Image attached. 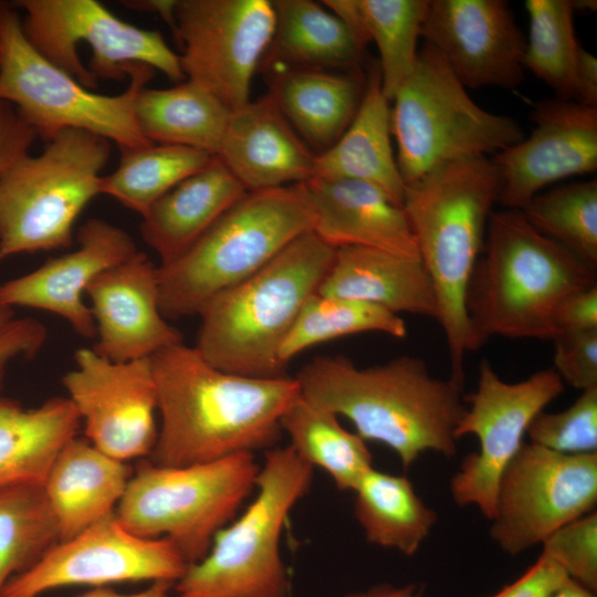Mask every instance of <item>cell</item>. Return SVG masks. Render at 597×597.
<instances>
[{"label":"cell","mask_w":597,"mask_h":597,"mask_svg":"<svg viewBox=\"0 0 597 597\" xmlns=\"http://www.w3.org/2000/svg\"><path fill=\"white\" fill-rule=\"evenodd\" d=\"M421 38L467 88L514 90L524 80L526 38L503 0H428Z\"/></svg>","instance_id":"ac0fdd59"},{"label":"cell","mask_w":597,"mask_h":597,"mask_svg":"<svg viewBox=\"0 0 597 597\" xmlns=\"http://www.w3.org/2000/svg\"><path fill=\"white\" fill-rule=\"evenodd\" d=\"M46 337L45 326L30 317H14L0 328V391L9 365L15 359L34 357Z\"/></svg>","instance_id":"7bdbcfd3"},{"label":"cell","mask_w":597,"mask_h":597,"mask_svg":"<svg viewBox=\"0 0 597 597\" xmlns=\"http://www.w3.org/2000/svg\"><path fill=\"white\" fill-rule=\"evenodd\" d=\"M549 597H597L596 593L588 590L572 579H567Z\"/></svg>","instance_id":"816d5d0a"},{"label":"cell","mask_w":597,"mask_h":597,"mask_svg":"<svg viewBox=\"0 0 597 597\" xmlns=\"http://www.w3.org/2000/svg\"><path fill=\"white\" fill-rule=\"evenodd\" d=\"M290 446L313 468L324 470L339 491H354L373 467L364 439L346 430L338 417L300 396L281 418Z\"/></svg>","instance_id":"836d02e7"},{"label":"cell","mask_w":597,"mask_h":597,"mask_svg":"<svg viewBox=\"0 0 597 597\" xmlns=\"http://www.w3.org/2000/svg\"><path fill=\"white\" fill-rule=\"evenodd\" d=\"M295 378L304 399L347 418L366 442L387 446L405 470L429 451L457 453L463 385L434 377L420 357L360 368L345 356H321Z\"/></svg>","instance_id":"7a4b0ae2"},{"label":"cell","mask_w":597,"mask_h":597,"mask_svg":"<svg viewBox=\"0 0 597 597\" xmlns=\"http://www.w3.org/2000/svg\"><path fill=\"white\" fill-rule=\"evenodd\" d=\"M390 103L396 161L405 186L447 163L494 156L525 137L514 118L479 106L427 43Z\"/></svg>","instance_id":"ba28073f"},{"label":"cell","mask_w":597,"mask_h":597,"mask_svg":"<svg viewBox=\"0 0 597 597\" xmlns=\"http://www.w3.org/2000/svg\"><path fill=\"white\" fill-rule=\"evenodd\" d=\"M155 70L130 65L128 87L98 94L43 57L25 38L20 11L0 1V101L45 143L66 129L85 130L115 143L121 150L148 146L135 119V100Z\"/></svg>","instance_id":"9c48e42d"},{"label":"cell","mask_w":597,"mask_h":597,"mask_svg":"<svg viewBox=\"0 0 597 597\" xmlns=\"http://www.w3.org/2000/svg\"><path fill=\"white\" fill-rule=\"evenodd\" d=\"M74 362L62 383L86 439L123 462L149 457L158 436L151 357L113 362L81 347Z\"/></svg>","instance_id":"e0dca14e"},{"label":"cell","mask_w":597,"mask_h":597,"mask_svg":"<svg viewBox=\"0 0 597 597\" xmlns=\"http://www.w3.org/2000/svg\"><path fill=\"white\" fill-rule=\"evenodd\" d=\"M313 222L304 184L247 191L187 252L158 264L163 315L167 320L198 315L216 295L312 231Z\"/></svg>","instance_id":"8992f818"},{"label":"cell","mask_w":597,"mask_h":597,"mask_svg":"<svg viewBox=\"0 0 597 597\" xmlns=\"http://www.w3.org/2000/svg\"><path fill=\"white\" fill-rule=\"evenodd\" d=\"M216 157L245 191H256L311 180L316 154L268 93L230 113Z\"/></svg>","instance_id":"7402d4cb"},{"label":"cell","mask_w":597,"mask_h":597,"mask_svg":"<svg viewBox=\"0 0 597 597\" xmlns=\"http://www.w3.org/2000/svg\"><path fill=\"white\" fill-rule=\"evenodd\" d=\"M187 567L172 542L130 533L114 512L51 547L33 566L9 580L1 597H39L50 589L78 585L176 583Z\"/></svg>","instance_id":"2e32d148"},{"label":"cell","mask_w":597,"mask_h":597,"mask_svg":"<svg viewBox=\"0 0 597 597\" xmlns=\"http://www.w3.org/2000/svg\"><path fill=\"white\" fill-rule=\"evenodd\" d=\"M553 368L538 370L517 383L500 378L483 359L476 388L463 397L465 409L457 423V439L474 436L479 450L469 453L450 480L453 502L474 506L491 520L500 479L525 442L532 420L564 391Z\"/></svg>","instance_id":"4fadbf2b"},{"label":"cell","mask_w":597,"mask_h":597,"mask_svg":"<svg viewBox=\"0 0 597 597\" xmlns=\"http://www.w3.org/2000/svg\"><path fill=\"white\" fill-rule=\"evenodd\" d=\"M60 542L42 484L0 489V597L14 576Z\"/></svg>","instance_id":"d590c367"},{"label":"cell","mask_w":597,"mask_h":597,"mask_svg":"<svg viewBox=\"0 0 597 597\" xmlns=\"http://www.w3.org/2000/svg\"><path fill=\"white\" fill-rule=\"evenodd\" d=\"M596 504L597 453L563 454L525 441L500 479L490 536L516 556Z\"/></svg>","instance_id":"5bb4252c"},{"label":"cell","mask_w":597,"mask_h":597,"mask_svg":"<svg viewBox=\"0 0 597 597\" xmlns=\"http://www.w3.org/2000/svg\"><path fill=\"white\" fill-rule=\"evenodd\" d=\"M124 6L143 12L158 14L172 29L177 0L122 1Z\"/></svg>","instance_id":"f907efd6"},{"label":"cell","mask_w":597,"mask_h":597,"mask_svg":"<svg viewBox=\"0 0 597 597\" xmlns=\"http://www.w3.org/2000/svg\"><path fill=\"white\" fill-rule=\"evenodd\" d=\"M80 427L69 398L54 397L28 409L0 397V489L43 485L56 455Z\"/></svg>","instance_id":"83f0119b"},{"label":"cell","mask_w":597,"mask_h":597,"mask_svg":"<svg viewBox=\"0 0 597 597\" xmlns=\"http://www.w3.org/2000/svg\"><path fill=\"white\" fill-rule=\"evenodd\" d=\"M364 88L352 72L292 69L276 74L269 93L304 143L322 153L350 124Z\"/></svg>","instance_id":"f1b7e54d"},{"label":"cell","mask_w":597,"mask_h":597,"mask_svg":"<svg viewBox=\"0 0 597 597\" xmlns=\"http://www.w3.org/2000/svg\"><path fill=\"white\" fill-rule=\"evenodd\" d=\"M14 318V312L12 308L0 305V328Z\"/></svg>","instance_id":"db71d44e"},{"label":"cell","mask_w":597,"mask_h":597,"mask_svg":"<svg viewBox=\"0 0 597 597\" xmlns=\"http://www.w3.org/2000/svg\"><path fill=\"white\" fill-rule=\"evenodd\" d=\"M541 546V553L557 563L569 579L597 593L596 511L558 528Z\"/></svg>","instance_id":"60d3db41"},{"label":"cell","mask_w":597,"mask_h":597,"mask_svg":"<svg viewBox=\"0 0 597 597\" xmlns=\"http://www.w3.org/2000/svg\"><path fill=\"white\" fill-rule=\"evenodd\" d=\"M31 45L85 87L97 78L124 80L133 64H145L182 82L179 55L157 30L135 27L95 0L12 2Z\"/></svg>","instance_id":"7c38bea8"},{"label":"cell","mask_w":597,"mask_h":597,"mask_svg":"<svg viewBox=\"0 0 597 597\" xmlns=\"http://www.w3.org/2000/svg\"><path fill=\"white\" fill-rule=\"evenodd\" d=\"M353 492L354 516L370 544L412 556L438 521L407 475L371 468Z\"/></svg>","instance_id":"d6a6232c"},{"label":"cell","mask_w":597,"mask_h":597,"mask_svg":"<svg viewBox=\"0 0 597 597\" xmlns=\"http://www.w3.org/2000/svg\"><path fill=\"white\" fill-rule=\"evenodd\" d=\"M425 586L411 583L404 586L379 584L366 590L346 594L343 597H423Z\"/></svg>","instance_id":"681fc988"},{"label":"cell","mask_w":597,"mask_h":597,"mask_svg":"<svg viewBox=\"0 0 597 597\" xmlns=\"http://www.w3.org/2000/svg\"><path fill=\"white\" fill-rule=\"evenodd\" d=\"M275 29L265 57L287 70H356L366 46L350 28L323 3L273 0Z\"/></svg>","instance_id":"f546056e"},{"label":"cell","mask_w":597,"mask_h":597,"mask_svg":"<svg viewBox=\"0 0 597 597\" xmlns=\"http://www.w3.org/2000/svg\"><path fill=\"white\" fill-rule=\"evenodd\" d=\"M528 38L523 56L531 71L557 95L576 102V62L579 44L575 35L572 0H526Z\"/></svg>","instance_id":"74e56055"},{"label":"cell","mask_w":597,"mask_h":597,"mask_svg":"<svg viewBox=\"0 0 597 597\" xmlns=\"http://www.w3.org/2000/svg\"><path fill=\"white\" fill-rule=\"evenodd\" d=\"M573 7L578 11H596L597 2L596 0H572Z\"/></svg>","instance_id":"f5cc1de1"},{"label":"cell","mask_w":597,"mask_h":597,"mask_svg":"<svg viewBox=\"0 0 597 597\" xmlns=\"http://www.w3.org/2000/svg\"><path fill=\"white\" fill-rule=\"evenodd\" d=\"M253 453L187 467L143 460L115 509L118 522L145 538H167L188 565L202 559L256 484Z\"/></svg>","instance_id":"8fae6325"},{"label":"cell","mask_w":597,"mask_h":597,"mask_svg":"<svg viewBox=\"0 0 597 597\" xmlns=\"http://www.w3.org/2000/svg\"><path fill=\"white\" fill-rule=\"evenodd\" d=\"M552 341L553 369L562 381L582 391L597 387V328L562 332Z\"/></svg>","instance_id":"b9f144b4"},{"label":"cell","mask_w":597,"mask_h":597,"mask_svg":"<svg viewBox=\"0 0 597 597\" xmlns=\"http://www.w3.org/2000/svg\"><path fill=\"white\" fill-rule=\"evenodd\" d=\"M132 474L126 462L102 452L86 438L71 439L43 483L60 542L113 514Z\"/></svg>","instance_id":"cb8c5ba5"},{"label":"cell","mask_w":597,"mask_h":597,"mask_svg":"<svg viewBox=\"0 0 597 597\" xmlns=\"http://www.w3.org/2000/svg\"><path fill=\"white\" fill-rule=\"evenodd\" d=\"M576 102L597 107V57L583 46L576 62Z\"/></svg>","instance_id":"7dc6e473"},{"label":"cell","mask_w":597,"mask_h":597,"mask_svg":"<svg viewBox=\"0 0 597 597\" xmlns=\"http://www.w3.org/2000/svg\"><path fill=\"white\" fill-rule=\"evenodd\" d=\"M390 103L381 91L378 64L365 82L357 112L342 136L316 154L313 178L370 184L402 207L405 182L391 146Z\"/></svg>","instance_id":"4316f807"},{"label":"cell","mask_w":597,"mask_h":597,"mask_svg":"<svg viewBox=\"0 0 597 597\" xmlns=\"http://www.w3.org/2000/svg\"><path fill=\"white\" fill-rule=\"evenodd\" d=\"M567 579L565 570L541 553L519 578L488 597H549Z\"/></svg>","instance_id":"ee69618b"},{"label":"cell","mask_w":597,"mask_h":597,"mask_svg":"<svg viewBox=\"0 0 597 597\" xmlns=\"http://www.w3.org/2000/svg\"><path fill=\"white\" fill-rule=\"evenodd\" d=\"M556 335L597 328V285L567 295L555 313ZM555 335V336H556Z\"/></svg>","instance_id":"bcb514c9"},{"label":"cell","mask_w":597,"mask_h":597,"mask_svg":"<svg viewBox=\"0 0 597 597\" xmlns=\"http://www.w3.org/2000/svg\"><path fill=\"white\" fill-rule=\"evenodd\" d=\"M531 443L572 455L597 453V387L582 391L566 409L541 411L530 423Z\"/></svg>","instance_id":"ab89813d"},{"label":"cell","mask_w":597,"mask_h":597,"mask_svg":"<svg viewBox=\"0 0 597 597\" xmlns=\"http://www.w3.org/2000/svg\"><path fill=\"white\" fill-rule=\"evenodd\" d=\"M597 285L596 270L535 230L521 210L491 213L467 294L469 317L486 341L553 339L569 294Z\"/></svg>","instance_id":"277c9868"},{"label":"cell","mask_w":597,"mask_h":597,"mask_svg":"<svg viewBox=\"0 0 597 597\" xmlns=\"http://www.w3.org/2000/svg\"><path fill=\"white\" fill-rule=\"evenodd\" d=\"M528 137L495 154L499 201L522 210L547 186L597 169V107L562 98L533 106Z\"/></svg>","instance_id":"d6986e66"},{"label":"cell","mask_w":597,"mask_h":597,"mask_svg":"<svg viewBox=\"0 0 597 597\" xmlns=\"http://www.w3.org/2000/svg\"><path fill=\"white\" fill-rule=\"evenodd\" d=\"M77 248L49 259L38 269L0 284V305L53 313L82 337H96V326L84 303L91 282L105 270L138 250L123 229L98 218L86 220L77 231Z\"/></svg>","instance_id":"44dd1931"},{"label":"cell","mask_w":597,"mask_h":597,"mask_svg":"<svg viewBox=\"0 0 597 597\" xmlns=\"http://www.w3.org/2000/svg\"><path fill=\"white\" fill-rule=\"evenodd\" d=\"M317 293L366 302L398 315L438 316L433 285L420 258L371 248L336 249Z\"/></svg>","instance_id":"484cf974"},{"label":"cell","mask_w":597,"mask_h":597,"mask_svg":"<svg viewBox=\"0 0 597 597\" xmlns=\"http://www.w3.org/2000/svg\"><path fill=\"white\" fill-rule=\"evenodd\" d=\"M111 151L109 140L66 129L42 154L14 160L0 176V261L69 248L77 217L100 195Z\"/></svg>","instance_id":"30bf717a"},{"label":"cell","mask_w":597,"mask_h":597,"mask_svg":"<svg viewBox=\"0 0 597 597\" xmlns=\"http://www.w3.org/2000/svg\"><path fill=\"white\" fill-rule=\"evenodd\" d=\"M335 249L312 231L200 311L195 348L213 367L241 376H285L279 349L328 272Z\"/></svg>","instance_id":"5b68a950"},{"label":"cell","mask_w":597,"mask_h":597,"mask_svg":"<svg viewBox=\"0 0 597 597\" xmlns=\"http://www.w3.org/2000/svg\"><path fill=\"white\" fill-rule=\"evenodd\" d=\"M135 119L153 144L195 148L216 156L230 111L208 90L185 80L169 88H142Z\"/></svg>","instance_id":"1f68e13d"},{"label":"cell","mask_w":597,"mask_h":597,"mask_svg":"<svg viewBox=\"0 0 597 597\" xmlns=\"http://www.w3.org/2000/svg\"><path fill=\"white\" fill-rule=\"evenodd\" d=\"M541 234L597 269L596 179L555 186L535 195L521 210Z\"/></svg>","instance_id":"f35d334b"},{"label":"cell","mask_w":597,"mask_h":597,"mask_svg":"<svg viewBox=\"0 0 597 597\" xmlns=\"http://www.w3.org/2000/svg\"><path fill=\"white\" fill-rule=\"evenodd\" d=\"M499 193L488 157L447 163L405 189L402 208L436 293L450 378L462 385L467 354L485 343L469 317L467 294Z\"/></svg>","instance_id":"3957f363"},{"label":"cell","mask_w":597,"mask_h":597,"mask_svg":"<svg viewBox=\"0 0 597 597\" xmlns=\"http://www.w3.org/2000/svg\"><path fill=\"white\" fill-rule=\"evenodd\" d=\"M85 294L96 326L93 349L102 357L150 358L182 343L180 331L161 313L158 265L146 253L137 251L98 274Z\"/></svg>","instance_id":"ffe728a7"},{"label":"cell","mask_w":597,"mask_h":597,"mask_svg":"<svg viewBox=\"0 0 597 597\" xmlns=\"http://www.w3.org/2000/svg\"><path fill=\"white\" fill-rule=\"evenodd\" d=\"M218 157L157 199L142 216L143 240L159 265L187 252L244 193Z\"/></svg>","instance_id":"d4e9b609"},{"label":"cell","mask_w":597,"mask_h":597,"mask_svg":"<svg viewBox=\"0 0 597 597\" xmlns=\"http://www.w3.org/2000/svg\"><path fill=\"white\" fill-rule=\"evenodd\" d=\"M313 208L312 232L333 249L363 247L419 258L404 208L379 188L358 180L304 182Z\"/></svg>","instance_id":"603a6c76"},{"label":"cell","mask_w":597,"mask_h":597,"mask_svg":"<svg viewBox=\"0 0 597 597\" xmlns=\"http://www.w3.org/2000/svg\"><path fill=\"white\" fill-rule=\"evenodd\" d=\"M274 29L269 0H177L171 30L186 80L233 112L250 101L252 77Z\"/></svg>","instance_id":"9a60e30c"},{"label":"cell","mask_w":597,"mask_h":597,"mask_svg":"<svg viewBox=\"0 0 597 597\" xmlns=\"http://www.w3.org/2000/svg\"><path fill=\"white\" fill-rule=\"evenodd\" d=\"M160 426L149 461L187 467L271 449L300 396L295 377L220 370L182 343L151 357Z\"/></svg>","instance_id":"6da1fadb"},{"label":"cell","mask_w":597,"mask_h":597,"mask_svg":"<svg viewBox=\"0 0 597 597\" xmlns=\"http://www.w3.org/2000/svg\"><path fill=\"white\" fill-rule=\"evenodd\" d=\"M36 138L15 108L0 101V176L14 160L29 153Z\"/></svg>","instance_id":"f6af8a7d"},{"label":"cell","mask_w":597,"mask_h":597,"mask_svg":"<svg viewBox=\"0 0 597 597\" xmlns=\"http://www.w3.org/2000/svg\"><path fill=\"white\" fill-rule=\"evenodd\" d=\"M365 332H379L396 338H404L408 333L406 322L398 314L366 302L316 292L282 342L279 359L287 367L308 347Z\"/></svg>","instance_id":"8d00e7d4"},{"label":"cell","mask_w":597,"mask_h":597,"mask_svg":"<svg viewBox=\"0 0 597 597\" xmlns=\"http://www.w3.org/2000/svg\"><path fill=\"white\" fill-rule=\"evenodd\" d=\"M121 151L118 167L112 174L102 176L100 193L114 198L140 216L213 157L195 148L161 144Z\"/></svg>","instance_id":"e575fe53"},{"label":"cell","mask_w":597,"mask_h":597,"mask_svg":"<svg viewBox=\"0 0 597 597\" xmlns=\"http://www.w3.org/2000/svg\"><path fill=\"white\" fill-rule=\"evenodd\" d=\"M174 585L171 582H154L144 590L134 594H121L109 587H94L74 597H172Z\"/></svg>","instance_id":"c3c4849f"},{"label":"cell","mask_w":597,"mask_h":597,"mask_svg":"<svg viewBox=\"0 0 597 597\" xmlns=\"http://www.w3.org/2000/svg\"><path fill=\"white\" fill-rule=\"evenodd\" d=\"M313 470L290 444L269 449L255 498L218 532L207 555L188 565L174 585L175 597H287L281 534L308 492Z\"/></svg>","instance_id":"52a82bcc"},{"label":"cell","mask_w":597,"mask_h":597,"mask_svg":"<svg viewBox=\"0 0 597 597\" xmlns=\"http://www.w3.org/2000/svg\"><path fill=\"white\" fill-rule=\"evenodd\" d=\"M322 3L365 46L369 42L376 44L381 91L390 103L415 69L428 0H324Z\"/></svg>","instance_id":"4dcf8cb0"}]
</instances>
